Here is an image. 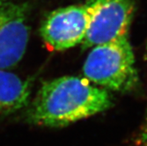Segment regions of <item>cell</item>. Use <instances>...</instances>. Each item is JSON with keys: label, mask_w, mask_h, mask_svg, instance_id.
I'll list each match as a JSON object with an SVG mask.
<instances>
[{"label": "cell", "mask_w": 147, "mask_h": 146, "mask_svg": "<svg viewBox=\"0 0 147 146\" xmlns=\"http://www.w3.org/2000/svg\"><path fill=\"white\" fill-rule=\"evenodd\" d=\"M112 105L105 89L86 78L64 76L42 84L26 111L29 122L44 127H63L102 113Z\"/></svg>", "instance_id": "cell-1"}, {"label": "cell", "mask_w": 147, "mask_h": 146, "mask_svg": "<svg viewBox=\"0 0 147 146\" xmlns=\"http://www.w3.org/2000/svg\"><path fill=\"white\" fill-rule=\"evenodd\" d=\"M83 73L88 81L101 88L116 92L134 89L138 77L128 35L92 47Z\"/></svg>", "instance_id": "cell-2"}, {"label": "cell", "mask_w": 147, "mask_h": 146, "mask_svg": "<svg viewBox=\"0 0 147 146\" xmlns=\"http://www.w3.org/2000/svg\"><path fill=\"white\" fill-rule=\"evenodd\" d=\"M138 146H147V106L144 115V121L141 128V131L138 135Z\"/></svg>", "instance_id": "cell-7"}, {"label": "cell", "mask_w": 147, "mask_h": 146, "mask_svg": "<svg viewBox=\"0 0 147 146\" xmlns=\"http://www.w3.org/2000/svg\"><path fill=\"white\" fill-rule=\"evenodd\" d=\"M91 15L82 42L84 48L128 35L134 14V0H86Z\"/></svg>", "instance_id": "cell-3"}, {"label": "cell", "mask_w": 147, "mask_h": 146, "mask_svg": "<svg viewBox=\"0 0 147 146\" xmlns=\"http://www.w3.org/2000/svg\"><path fill=\"white\" fill-rule=\"evenodd\" d=\"M29 6L16 0H0V69L16 66L25 56L30 35Z\"/></svg>", "instance_id": "cell-4"}, {"label": "cell", "mask_w": 147, "mask_h": 146, "mask_svg": "<svg viewBox=\"0 0 147 146\" xmlns=\"http://www.w3.org/2000/svg\"><path fill=\"white\" fill-rule=\"evenodd\" d=\"M91 10L88 2L51 11L42 21L40 34L55 50H66L83 42L88 29Z\"/></svg>", "instance_id": "cell-5"}, {"label": "cell", "mask_w": 147, "mask_h": 146, "mask_svg": "<svg viewBox=\"0 0 147 146\" xmlns=\"http://www.w3.org/2000/svg\"><path fill=\"white\" fill-rule=\"evenodd\" d=\"M31 83L8 70L0 69V117L28 107Z\"/></svg>", "instance_id": "cell-6"}]
</instances>
